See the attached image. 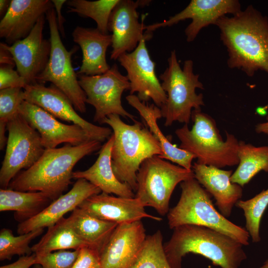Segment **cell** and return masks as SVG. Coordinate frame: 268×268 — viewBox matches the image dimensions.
Returning <instances> with one entry per match:
<instances>
[{
    "label": "cell",
    "mask_w": 268,
    "mask_h": 268,
    "mask_svg": "<svg viewBox=\"0 0 268 268\" xmlns=\"http://www.w3.org/2000/svg\"><path fill=\"white\" fill-rule=\"evenodd\" d=\"M192 178H195L192 169L153 156L141 163L136 174L135 197L145 207H152L164 216L169 211L170 200L176 186Z\"/></svg>",
    "instance_id": "ba28073f"
},
{
    "label": "cell",
    "mask_w": 268,
    "mask_h": 268,
    "mask_svg": "<svg viewBox=\"0 0 268 268\" xmlns=\"http://www.w3.org/2000/svg\"><path fill=\"white\" fill-rule=\"evenodd\" d=\"M101 190L84 179H77L67 193L53 201L41 212L17 225L19 235L39 228L51 227L73 211L89 197L101 193Z\"/></svg>",
    "instance_id": "ffe728a7"
},
{
    "label": "cell",
    "mask_w": 268,
    "mask_h": 268,
    "mask_svg": "<svg viewBox=\"0 0 268 268\" xmlns=\"http://www.w3.org/2000/svg\"><path fill=\"white\" fill-rule=\"evenodd\" d=\"M11 0H0V15H4L8 10L10 5Z\"/></svg>",
    "instance_id": "b9f144b4"
},
{
    "label": "cell",
    "mask_w": 268,
    "mask_h": 268,
    "mask_svg": "<svg viewBox=\"0 0 268 268\" xmlns=\"http://www.w3.org/2000/svg\"><path fill=\"white\" fill-rule=\"evenodd\" d=\"M131 268H172L165 256L160 230L146 237L143 247Z\"/></svg>",
    "instance_id": "d6a6232c"
},
{
    "label": "cell",
    "mask_w": 268,
    "mask_h": 268,
    "mask_svg": "<svg viewBox=\"0 0 268 268\" xmlns=\"http://www.w3.org/2000/svg\"><path fill=\"white\" fill-rule=\"evenodd\" d=\"M168 64L159 75L162 87L167 94L165 103L160 108L164 125L171 126L176 121L188 124L192 111L200 110L204 105L202 94L196 92V88L203 89V85L199 80V74L194 72L192 60L185 61L182 68L175 50H173Z\"/></svg>",
    "instance_id": "52a82bcc"
},
{
    "label": "cell",
    "mask_w": 268,
    "mask_h": 268,
    "mask_svg": "<svg viewBox=\"0 0 268 268\" xmlns=\"http://www.w3.org/2000/svg\"><path fill=\"white\" fill-rule=\"evenodd\" d=\"M146 237L141 220L119 224L100 252L101 268H131Z\"/></svg>",
    "instance_id": "ac0fdd59"
},
{
    "label": "cell",
    "mask_w": 268,
    "mask_h": 268,
    "mask_svg": "<svg viewBox=\"0 0 268 268\" xmlns=\"http://www.w3.org/2000/svg\"><path fill=\"white\" fill-rule=\"evenodd\" d=\"M226 47L231 68H238L248 76L259 70L268 73V18L252 5L231 17L220 18L215 24ZM262 114L268 104L258 108Z\"/></svg>",
    "instance_id": "6da1fadb"
},
{
    "label": "cell",
    "mask_w": 268,
    "mask_h": 268,
    "mask_svg": "<svg viewBox=\"0 0 268 268\" xmlns=\"http://www.w3.org/2000/svg\"><path fill=\"white\" fill-rule=\"evenodd\" d=\"M150 0H120L110 17L108 29L112 34V50L110 59L116 60L122 55L133 51L144 37L145 25L139 21V6L148 5Z\"/></svg>",
    "instance_id": "5bb4252c"
},
{
    "label": "cell",
    "mask_w": 268,
    "mask_h": 268,
    "mask_svg": "<svg viewBox=\"0 0 268 268\" xmlns=\"http://www.w3.org/2000/svg\"><path fill=\"white\" fill-rule=\"evenodd\" d=\"M260 268H268V259L265 262L264 264Z\"/></svg>",
    "instance_id": "7bdbcfd3"
},
{
    "label": "cell",
    "mask_w": 268,
    "mask_h": 268,
    "mask_svg": "<svg viewBox=\"0 0 268 268\" xmlns=\"http://www.w3.org/2000/svg\"><path fill=\"white\" fill-rule=\"evenodd\" d=\"M111 127L114 137L111 152L114 173L121 182L128 184L134 192L137 189L136 174L146 159L163 154L160 143L141 123H124L120 116L111 114L102 122Z\"/></svg>",
    "instance_id": "277c9868"
},
{
    "label": "cell",
    "mask_w": 268,
    "mask_h": 268,
    "mask_svg": "<svg viewBox=\"0 0 268 268\" xmlns=\"http://www.w3.org/2000/svg\"><path fill=\"white\" fill-rule=\"evenodd\" d=\"M192 170L195 178L215 199L221 214L229 217L234 206L243 196L242 187L231 181L232 171L197 162L192 165Z\"/></svg>",
    "instance_id": "7402d4cb"
},
{
    "label": "cell",
    "mask_w": 268,
    "mask_h": 268,
    "mask_svg": "<svg viewBox=\"0 0 268 268\" xmlns=\"http://www.w3.org/2000/svg\"><path fill=\"white\" fill-rule=\"evenodd\" d=\"M43 232L44 228H39L15 236L10 229H1L0 231V260H10L15 255H31L33 252L30 243Z\"/></svg>",
    "instance_id": "1f68e13d"
},
{
    "label": "cell",
    "mask_w": 268,
    "mask_h": 268,
    "mask_svg": "<svg viewBox=\"0 0 268 268\" xmlns=\"http://www.w3.org/2000/svg\"><path fill=\"white\" fill-rule=\"evenodd\" d=\"M37 264L36 255L33 253L29 256H21L14 263L1 266L0 268H30Z\"/></svg>",
    "instance_id": "74e56055"
},
{
    "label": "cell",
    "mask_w": 268,
    "mask_h": 268,
    "mask_svg": "<svg viewBox=\"0 0 268 268\" xmlns=\"http://www.w3.org/2000/svg\"><path fill=\"white\" fill-rule=\"evenodd\" d=\"M23 89L25 101L40 107L56 118L80 126L92 139L102 142L112 134L110 128L95 125L81 117L69 99L54 85L47 87L36 82L27 85Z\"/></svg>",
    "instance_id": "4fadbf2b"
},
{
    "label": "cell",
    "mask_w": 268,
    "mask_h": 268,
    "mask_svg": "<svg viewBox=\"0 0 268 268\" xmlns=\"http://www.w3.org/2000/svg\"><path fill=\"white\" fill-rule=\"evenodd\" d=\"M241 10L240 3L237 0H192L180 12L163 22L145 26V30L146 33H152L157 29L191 19V23L185 30L187 41L191 42L203 28L210 24L215 25L226 14L234 15Z\"/></svg>",
    "instance_id": "9a60e30c"
},
{
    "label": "cell",
    "mask_w": 268,
    "mask_h": 268,
    "mask_svg": "<svg viewBox=\"0 0 268 268\" xmlns=\"http://www.w3.org/2000/svg\"><path fill=\"white\" fill-rule=\"evenodd\" d=\"M79 238L99 253L119 224L94 217L79 207L68 217Z\"/></svg>",
    "instance_id": "4316f807"
},
{
    "label": "cell",
    "mask_w": 268,
    "mask_h": 268,
    "mask_svg": "<svg viewBox=\"0 0 268 268\" xmlns=\"http://www.w3.org/2000/svg\"><path fill=\"white\" fill-rule=\"evenodd\" d=\"M53 201L41 192H21L9 189L0 190V211H14L19 223L36 215Z\"/></svg>",
    "instance_id": "484cf974"
},
{
    "label": "cell",
    "mask_w": 268,
    "mask_h": 268,
    "mask_svg": "<svg viewBox=\"0 0 268 268\" xmlns=\"http://www.w3.org/2000/svg\"><path fill=\"white\" fill-rule=\"evenodd\" d=\"M128 103L135 108L149 128L150 131L160 143L163 154L160 158L169 160L186 169H192V161L196 158L193 154L172 144L162 133L157 121L162 118L160 108L152 104L148 105L139 100L134 94L128 95Z\"/></svg>",
    "instance_id": "d4e9b609"
},
{
    "label": "cell",
    "mask_w": 268,
    "mask_h": 268,
    "mask_svg": "<svg viewBox=\"0 0 268 268\" xmlns=\"http://www.w3.org/2000/svg\"><path fill=\"white\" fill-rule=\"evenodd\" d=\"M78 80L85 93L86 103L95 109V122L102 124L104 119L111 114L136 121V117L122 106V94L125 91L130 90L131 86L127 76L121 74L116 64L101 74L78 75Z\"/></svg>",
    "instance_id": "8fae6325"
},
{
    "label": "cell",
    "mask_w": 268,
    "mask_h": 268,
    "mask_svg": "<svg viewBox=\"0 0 268 268\" xmlns=\"http://www.w3.org/2000/svg\"><path fill=\"white\" fill-rule=\"evenodd\" d=\"M235 206L243 210L245 218V229L252 242L260 241V223L268 206V189L264 190L254 197L247 200L238 201Z\"/></svg>",
    "instance_id": "4dcf8cb0"
},
{
    "label": "cell",
    "mask_w": 268,
    "mask_h": 268,
    "mask_svg": "<svg viewBox=\"0 0 268 268\" xmlns=\"http://www.w3.org/2000/svg\"><path fill=\"white\" fill-rule=\"evenodd\" d=\"M163 245L172 268H182L183 257L189 253L201 255L221 268H239L247 259L241 243L215 230L192 224L175 228Z\"/></svg>",
    "instance_id": "3957f363"
},
{
    "label": "cell",
    "mask_w": 268,
    "mask_h": 268,
    "mask_svg": "<svg viewBox=\"0 0 268 268\" xmlns=\"http://www.w3.org/2000/svg\"><path fill=\"white\" fill-rule=\"evenodd\" d=\"M120 0H69L67 1L68 12L76 13L81 16L93 19L96 28L108 34L109 22L111 13Z\"/></svg>",
    "instance_id": "f546056e"
},
{
    "label": "cell",
    "mask_w": 268,
    "mask_h": 268,
    "mask_svg": "<svg viewBox=\"0 0 268 268\" xmlns=\"http://www.w3.org/2000/svg\"><path fill=\"white\" fill-rule=\"evenodd\" d=\"M33 268H42L41 266L39 265H35L34 266Z\"/></svg>",
    "instance_id": "ee69618b"
},
{
    "label": "cell",
    "mask_w": 268,
    "mask_h": 268,
    "mask_svg": "<svg viewBox=\"0 0 268 268\" xmlns=\"http://www.w3.org/2000/svg\"><path fill=\"white\" fill-rule=\"evenodd\" d=\"M8 133L5 153L0 170L1 189H7L22 169H27L43 155L39 133L17 113L7 123Z\"/></svg>",
    "instance_id": "30bf717a"
},
{
    "label": "cell",
    "mask_w": 268,
    "mask_h": 268,
    "mask_svg": "<svg viewBox=\"0 0 268 268\" xmlns=\"http://www.w3.org/2000/svg\"><path fill=\"white\" fill-rule=\"evenodd\" d=\"M0 65L13 67L16 66L12 55L6 48V43H0Z\"/></svg>",
    "instance_id": "ab89813d"
},
{
    "label": "cell",
    "mask_w": 268,
    "mask_h": 268,
    "mask_svg": "<svg viewBox=\"0 0 268 268\" xmlns=\"http://www.w3.org/2000/svg\"><path fill=\"white\" fill-rule=\"evenodd\" d=\"M114 137L112 134L102 146L94 163L84 171L73 172L72 178L84 179L99 188L102 192L125 198H134L135 195L127 183L120 182L115 175L111 164V152Z\"/></svg>",
    "instance_id": "cb8c5ba5"
},
{
    "label": "cell",
    "mask_w": 268,
    "mask_h": 268,
    "mask_svg": "<svg viewBox=\"0 0 268 268\" xmlns=\"http://www.w3.org/2000/svg\"><path fill=\"white\" fill-rule=\"evenodd\" d=\"M45 15L40 17L35 26L25 38L9 46L18 73L27 85L37 82L36 78L44 70L49 61L51 45L50 40L43 36Z\"/></svg>",
    "instance_id": "e0dca14e"
},
{
    "label": "cell",
    "mask_w": 268,
    "mask_h": 268,
    "mask_svg": "<svg viewBox=\"0 0 268 268\" xmlns=\"http://www.w3.org/2000/svg\"><path fill=\"white\" fill-rule=\"evenodd\" d=\"M151 37H143L133 51L122 55L118 60L127 71L131 86L130 94L137 93L140 101L146 103L152 100L161 108L166 102L167 94L156 75L155 64L146 46V41Z\"/></svg>",
    "instance_id": "7c38bea8"
},
{
    "label": "cell",
    "mask_w": 268,
    "mask_h": 268,
    "mask_svg": "<svg viewBox=\"0 0 268 268\" xmlns=\"http://www.w3.org/2000/svg\"><path fill=\"white\" fill-rule=\"evenodd\" d=\"M25 101L24 89L8 88L0 89V135L4 136L8 122L18 113L21 104Z\"/></svg>",
    "instance_id": "836d02e7"
},
{
    "label": "cell",
    "mask_w": 268,
    "mask_h": 268,
    "mask_svg": "<svg viewBox=\"0 0 268 268\" xmlns=\"http://www.w3.org/2000/svg\"><path fill=\"white\" fill-rule=\"evenodd\" d=\"M71 268H101L99 252L88 246L81 248Z\"/></svg>",
    "instance_id": "d590c367"
},
{
    "label": "cell",
    "mask_w": 268,
    "mask_h": 268,
    "mask_svg": "<svg viewBox=\"0 0 268 268\" xmlns=\"http://www.w3.org/2000/svg\"><path fill=\"white\" fill-rule=\"evenodd\" d=\"M191 119L194 124L191 130L184 124L175 131L180 148L195 155L201 164L221 168L239 164V141L234 134L226 132L223 140L214 120L201 110H193Z\"/></svg>",
    "instance_id": "8992f818"
},
{
    "label": "cell",
    "mask_w": 268,
    "mask_h": 268,
    "mask_svg": "<svg viewBox=\"0 0 268 268\" xmlns=\"http://www.w3.org/2000/svg\"><path fill=\"white\" fill-rule=\"evenodd\" d=\"M49 0H11L0 22V37L8 44L26 37L40 17L53 7Z\"/></svg>",
    "instance_id": "44dd1931"
},
{
    "label": "cell",
    "mask_w": 268,
    "mask_h": 268,
    "mask_svg": "<svg viewBox=\"0 0 268 268\" xmlns=\"http://www.w3.org/2000/svg\"><path fill=\"white\" fill-rule=\"evenodd\" d=\"M55 7L56 15L58 28L60 33L63 37H65V31L64 28V23L65 19L62 14V8L63 4L67 2L65 0H51Z\"/></svg>",
    "instance_id": "f35d334b"
},
{
    "label": "cell",
    "mask_w": 268,
    "mask_h": 268,
    "mask_svg": "<svg viewBox=\"0 0 268 268\" xmlns=\"http://www.w3.org/2000/svg\"><path fill=\"white\" fill-rule=\"evenodd\" d=\"M101 147V142L91 140L78 145L66 144L60 148L46 149L34 164L12 180L8 189L41 192L53 201L67 189L75 164Z\"/></svg>",
    "instance_id": "7a4b0ae2"
},
{
    "label": "cell",
    "mask_w": 268,
    "mask_h": 268,
    "mask_svg": "<svg viewBox=\"0 0 268 268\" xmlns=\"http://www.w3.org/2000/svg\"><path fill=\"white\" fill-rule=\"evenodd\" d=\"M46 18L50 30L51 54L46 67L36 78V81L42 84L51 82L66 95L76 111L84 113L86 111V96L71 64V56L76 49L69 51L64 45L54 7L47 12Z\"/></svg>",
    "instance_id": "9c48e42d"
},
{
    "label": "cell",
    "mask_w": 268,
    "mask_h": 268,
    "mask_svg": "<svg viewBox=\"0 0 268 268\" xmlns=\"http://www.w3.org/2000/svg\"><path fill=\"white\" fill-rule=\"evenodd\" d=\"M72 36L82 53V63L77 75H99L110 68L106 55L108 48L112 45L111 34H104L97 28L77 26Z\"/></svg>",
    "instance_id": "603a6c76"
},
{
    "label": "cell",
    "mask_w": 268,
    "mask_h": 268,
    "mask_svg": "<svg viewBox=\"0 0 268 268\" xmlns=\"http://www.w3.org/2000/svg\"><path fill=\"white\" fill-rule=\"evenodd\" d=\"M18 113L40 134L44 148H55L60 144L78 145L93 140L80 126L67 125L40 107L24 101Z\"/></svg>",
    "instance_id": "2e32d148"
},
{
    "label": "cell",
    "mask_w": 268,
    "mask_h": 268,
    "mask_svg": "<svg viewBox=\"0 0 268 268\" xmlns=\"http://www.w3.org/2000/svg\"><path fill=\"white\" fill-rule=\"evenodd\" d=\"M265 122L259 123L255 127V131L258 134H263L268 135V115Z\"/></svg>",
    "instance_id": "60d3db41"
},
{
    "label": "cell",
    "mask_w": 268,
    "mask_h": 268,
    "mask_svg": "<svg viewBox=\"0 0 268 268\" xmlns=\"http://www.w3.org/2000/svg\"><path fill=\"white\" fill-rule=\"evenodd\" d=\"M79 249L73 251L60 250L44 255H36L37 265L42 268H71Z\"/></svg>",
    "instance_id": "e575fe53"
},
{
    "label": "cell",
    "mask_w": 268,
    "mask_h": 268,
    "mask_svg": "<svg viewBox=\"0 0 268 268\" xmlns=\"http://www.w3.org/2000/svg\"><path fill=\"white\" fill-rule=\"evenodd\" d=\"M27 85L25 80L13 67L9 66L0 67V89L8 88L24 89Z\"/></svg>",
    "instance_id": "8d00e7d4"
},
{
    "label": "cell",
    "mask_w": 268,
    "mask_h": 268,
    "mask_svg": "<svg viewBox=\"0 0 268 268\" xmlns=\"http://www.w3.org/2000/svg\"><path fill=\"white\" fill-rule=\"evenodd\" d=\"M238 166L231 176L232 183L242 187L259 172H268V145L256 146L240 141L238 149Z\"/></svg>",
    "instance_id": "f1b7e54d"
},
{
    "label": "cell",
    "mask_w": 268,
    "mask_h": 268,
    "mask_svg": "<svg viewBox=\"0 0 268 268\" xmlns=\"http://www.w3.org/2000/svg\"><path fill=\"white\" fill-rule=\"evenodd\" d=\"M180 186V199L167 213L170 228L186 224L204 226L223 233L244 246L249 244L250 235L246 230L216 209L210 194L195 178L181 182Z\"/></svg>",
    "instance_id": "5b68a950"
},
{
    "label": "cell",
    "mask_w": 268,
    "mask_h": 268,
    "mask_svg": "<svg viewBox=\"0 0 268 268\" xmlns=\"http://www.w3.org/2000/svg\"><path fill=\"white\" fill-rule=\"evenodd\" d=\"M88 246L74 231L68 218L63 217L48 230L39 241L31 247L36 255ZM89 247V246H88Z\"/></svg>",
    "instance_id": "83f0119b"
},
{
    "label": "cell",
    "mask_w": 268,
    "mask_h": 268,
    "mask_svg": "<svg viewBox=\"0 0 268 268\" xmlns=\"http://www.w3.org/2000/svg\"><path fill=\"white\" fill-rule=\"evenodd\" d=\"M78 207L94 217L118 224L144 218L162 220L161 218L147 213L144 205L135 197H114L101 192L89 197Z\"/></svg>",
    "instance_id": "d6986e66"
}]
</instances>
